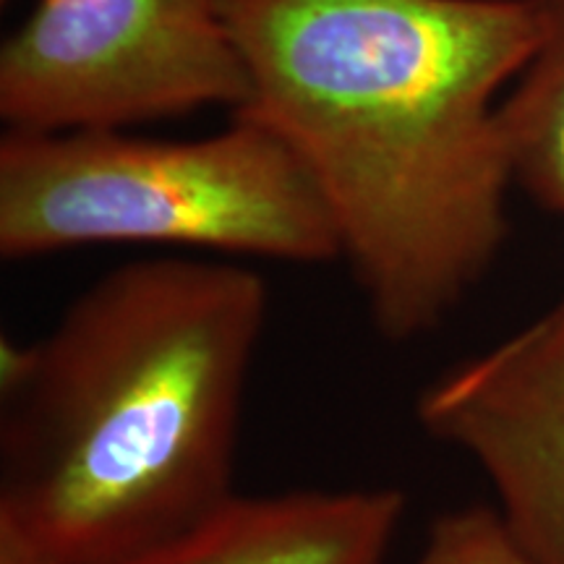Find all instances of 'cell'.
Listing matches in <instances>:
<instances>
[{"instance_id":"3957f363","label":"cell","mask_w":564,"mask_h":564,"mask_svg":"<svg viewBox=\"0 0 564 564\" xmlns=\"http://www.w3.org/2000/svg\"><path fill=\"white\" fill-rule=\"evenodd\" d=\"M105 243L220 251L288 264L340 259L312 178L262 123L196 139L131 131L0 139V257Z\"/></svg>"},{"instance_id":"277c9868","label":"cell","mask_w":564,"mask_h":564,"mask_svg":"<svg viewBox=\"0 0 564 564\" xmlns=\"http://www.w3.org/2000/svg\"><path fill=\"white\" fill-rule=\"evenodd\" d=\"M246 100L228 0H37L0 47L9 131H129Z\"/></svg>"},{"instance_id":"7a4b0ae2","label":"cell","mask_w":564,"mask_h":564,"mask_svg":"<svg viewBox=\"0 0 564 564\" xmlns=\"http://www.w3.org/2000/svg\"><path fill=\"white\" fill-rule=\"evenodd\" d=\"M267 314L241 264L160 257L97 280L6 403L0 512L61 564H118L225 502Z\"/></svg>"},{"instance_id":"9c48e42d","label":"cell","mask_w":564,"mask_h":564,"mask_svg":"<svg viewBox=\"0 0 564 564\" xmlns=\"http://www.w3.org/2000/svg\"><path fill=\"white\" fill-rule=\"evenodd\" d=\"M0 564H61L51 549L9 512H0Z\"/></svg>"},{"instance_id":"5b68a950","label":"cell","mask_w":564,"mask_h":564,"mask_svg":"<svg viewBox=\"0 0 564 564\" xmlns=\"http://www.w3.org/2000/svg\"><path fill=\"white\" fill-rule=\"evenodd\" d=\"M419 421L489 476L499 512L535 562L564 564V299L436 379Z\"/></svg>"},{"instance_id":"6da1fadb","label":"cell","mask_w":564,"mask_h":564,"mask_svg":"<svg viewBox=\"0 0 564 564\" xmlns=\"http://www.w3.org/2000/svg\"><path fill=\"white\" fill-rule=\"evenodd\" d=\"M249 100L319 192L392 343L432 333L507 236L499 102L539 0H228Z\"/></svg>"},{"instance_id":"8992f818","label":"cell","mask_w":564,"mask_h":564,"mask_svg":"<svg viewBox=\"0 0 564 564\" xmlns=\"http://www.w3.org/2000/svg\"><path fill=\"white\" fill-rule=\"evenodd\" d=\"M403 512L394 489L230 494L118 564H384Z\"/></svg>"},{"instance_id":"52a82bcc","label":"cell","mask_w":564,"mask_h":564,"mask_svg":"<svg viewBox=\"0 0 564 564\" xmlns=\"http://www.w3.org/2000/svg\"><path fill=\"white\" fill-rule=\"evenodd\" d=\"M541 40L499 102L514 183L564 217V0H539Z\"/></svg>"},{"instance_id":"ba28073f","label":"cell","mask_w":564,"mask_h":564,"mask_svg":"<svg viewBox=\"0 0 564 564\" xmlns=\"http://www.w3.org/2000/svg\"><path fill=\"white\" fill-rule=\"evenodd\" d=\"M415 564H539L491 507H465L442 514L429 531Z\"/></svg>"}]
</instances>
